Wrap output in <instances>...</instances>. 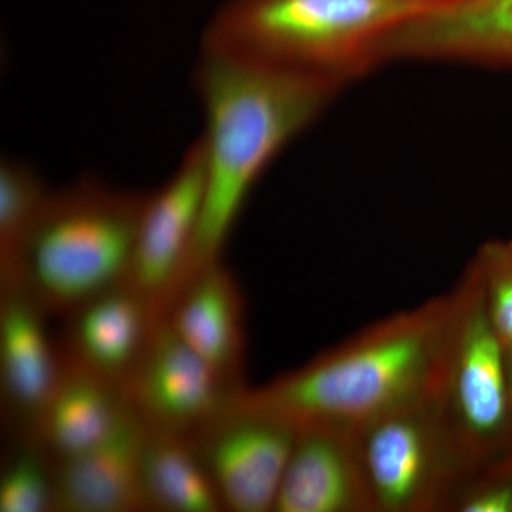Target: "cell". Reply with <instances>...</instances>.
Masks as SVG:
<instances>
[{
  "label": "cell",
  "instance_id": "obj_1",
  "mask_svg": "<svg viewBox=\"0 0 512 512\" xmlns=\"http://www.w3.org/2000/svg\"><path fill=\"white\" fill-rule=\"evenodd\" d=\"M194 87L205 121L207 185L188 278L222 259L256 181L345 86L201 49Z\"/></svg>",
  "mask_w": 512,
  "mask_h": 512
},
{
  "label": "cell",
  "instance_id": "obj_2",
  "mask_svg": "<svg viewBox=\"0 0 512 512\" xmlns=\"http://www.w3.org/2000/svg\"><path fill=\"white\" fill-rule=\"evenodd\" d=\"M448 311L447 292L393 313L244 397L296 426L356 429L430 392Z\"/></svg>",
  "mask_w": 512,
  "mask_h": 512
},
{
  "label": "cell",
  "instance_id": "obj_3",
  "mask_svg": "<svg viewBox=\"0 0 512 512\" xmlns=\"http://www.w3.org/2000/svg\"><path fill=\"white\" fill-rule=\"evenodd\" d=\"M420 9L409 0H225L201 49L346 86L380 64V39Z\"/></svg>",
  "mask_w": 512,
  "mask_h": 512
},
{
  "label": "cell",
  "instance_id": "obj_4",
  "mask_svg": "<svg viewBox=\"0 0 512 512\" xmlns=\"http://www.w3.org/2000/svg\"><path fill=\"white\" fill-rule=\"evenodd\" d=\"M147 194L97 178L50 191L0 285H18L47 313L66 315L124 284Z\"/></svg>",
  "mask_w": 512,
  "mask_h": 512
},
{
  "label": "cell",
  "instance_id": "obj_5",
  "mask_svg": "<svg viewBox=\"0 0 512 512\" xmlns=\"http://www.w3.org/2000/svg\"><path fill=\"white\" fill-rule=\"evenodd\" d=\"M443 349L431 393L471 470L512 444V393L505 346L468 264L450 292Z\"/></svg>",
  "mask_w": 512,
  "mask_h": 512
},
{
  "label": "cell",
  "instance_id": "obj_6",
  "mask_svg": "<svg viewBox=\"0 0 512 512\" xmlns=\"http://www.w3.org/2000/svg\"><path fill=\"white\" fill-rule=\"evenodd\" d=\"M355 431L373 512H443L471 471L431 390Z\"/></svg>",
  "mask_w": 512,
  "mask_h": 512
},
{
  "label": "cell",
  "instance_id": "obj_7",
  "mask_svg": "<svg viewBox=\"0 0 512 512\" xmlns=\"http://www.w3.org/2000/svg\"><path fill=\"white\" fill-rule=\"evenodd\" d=\"M296 436L295 423L249 403L242 393L185 439L204 464L225 511L274 512Z\"/></svg>",
  "mask_w": 512,
  "mask_h": 512
},
{
  "label": "cell",
  "instance_id": "obj_8",
  "mask_svg": "<svg viewBox=\"0 0 512 512\" xmlns=\"http://www.w3.org/2000/svg\"><path fill=\"white\" fill-rule=\"evenodd\" d=\"M205 185L207 156L200 137L185 151L171 177L147 194L127 282L161 318L191 274Z\"/></svg>",
  "mask_w": 512,
  "mask_h": 512
},
{
  "label": "cell",
  "instance_id": "obj_9",
  "mask_svg": "<svg viewBox=\"0 0 512 512\" xmlns=\"http://www.w3.org/2000/svg\"><path fill=\"white\" fill-rule=\"evenodd\" d=\"M121 390L144 429L190 437L245 389L225 383L164 318Z\"/></svg>",
  "mask_w": 512,
  "mask_h": 512
},
{
  "label": "cell",
  "instance_id": "obj_10",
  "mask_svg": "<svg viewBox=\"0 0 512 512\" xmlns=\"http://www.w3.org/2000/svg\"><path fill=\"white\" fill-rule=\"evenodd\" d=\"M386 60L512 67V0H453L400 20L383 40Z\"/></svg>",
  "mask_w": 512,
  "mask_h": 512
},
{
  "label": "cell",
  "instance_id": "obj_11",
  "mask_svg": "<svg viewBox=\"0 0 512 512\" xmlns=\"http://www.w3.org/2000/svg\"><path fill=\"white\" fill-rule=\"evenodd\" d=\"M274 512H373L355 429L298 426Z\"/></svg>",
  "mask_w": 512,
  "mask_h": 512
},
{
  "label": "cell",
  "instance_id": "obj_12",
  "mask_svg": "<svg viewBox=\"0 0 512 512\" xmlns=\"http://www.w3.org/2000/svg\"><path fill=\"white\" fill-rule=\"evenodd\" d=\"M64 316L63 352L120 389L164 319L128 282L93 296Z\"/></svg>",
  "mask_w": 512,
  "mask_h": 512
},
{
  "label": "cell",
  "instance_id": "obj_13",
  "mask_svg": "<svg viewBox=\"0 0 512 512\" xmlns=\"http://www.w3.org/2000/svg\"><path fill=\"white\" fill-rule=\"evenodd\" d=\"M165 319L225 383L247 389L244 296L222 259L188 278Z\"/></svg>",
  "mask_w": 512,
  "mask_h": 512
},
{
  "label": "cell",
  "instance_id": "obj_14",
  "mask_svg": "<svg viewBox=\"0 0 512 512\" xmlns=\"http://www.w3.org/2000/svg\"><path fill=\"white\" fill-rule=\"evenodd\" d=\"M46 315L20 286L0 285V386L19 436L32 430L62 367V348L47 332Z\"/></svg>",
  "mask_w": 512,
  "mask_h": 512
},
{
  "label": "cell",
  "instance_id": "obj_15",
  "mask_svg": "<svg viewBox=\"0 0 512 512\" xmlns=\"http://www.w3.org/2000/svg\"><path fill=\"white\" fill-rule=\"evenodd\" d=\"M146 429L133 413L99 444L53 461L55 512L148 511L140 464Z\"/></svg>",
  "mask_w": 512,
  "mask_h": 512
},
{
  "label": "cell",
  "instance_id": "obj_16",
  "mask_svg": "<svg viewBox=\"0 0 512 512\" xmlns=\"http://www.w3.org/2000/svg\"><path fill=\"white\" fill-rule=\"evenodd\" d=\"M128 413L119 386L84 369L62 350L55 387L26 436L32 437L52 461H60L109 437Z\"/></svg>",
  "mask_w": 512,
  "mask_h": 512
},
{
  "label": "cell",
  "instance_id": "obj_17",
  "mask_svg": "<svg viewBox=\"0 0 512 512\" xmlns=\"http://www.w3.org/2000/svg\"><path fill=\"white\" fill-rule=\"evenodd\" d=\"M140 477L148 511H225L217 488L185 437L146 429Z\"/></svg>",
  "mask_w": 512,
  "mask_h": 512
},
{
  "label": "cell",
  "instance_id": "obj_18",
  "mask_svg": "<svg viewBox=\"0 0 512 512\" xmlns=\"http://www.w3.org/2000/svg\"><path fill=\"white\" fill-rule=\"evenodd\" d=\"M49 192L40 175L28 164L3 158L0 164V278L12 272Z\"/></svg>",
  "mask_w": 512,
  "mask_h": 512
},
{
  "label": "cell",
  "instance_id": "obj_19",
  "mask_svg": "<svg viewBox=\"0 0 512 512\" xmlns=\"http://www.w3.org/2000/svg\"><path fill=\"white\" fill-rule=\"evenodd\" d=\"M0 477V512H55V468L30 436H19Z\"/></svg>",
  "mask_w": 512,
  "mask_h": 512
},
{
  "label": "cell",
  "instance_id": "obj_20",
  "mask_svg": "<svg viewBox=\"0 0 512 512\" xmlns=\"http://www.w3.org/2000/svg\"><path fill=\"white\" fill-rule=\"evenodd\" d=\"M488 318L505 348L512 343V238L484 242L470 261Z\"/></svg>",
  "mask_w": 512,
  "mask_h": 512
},
{
  "label": "cell",
  "instance_id": "obj_21",
  "mask_svg": "<svg viewBox=\"0 0 512 512\" xmlns=\"http://www.w3.org/2000/svg\"><path fill=\"white\" fill-rule=\"evenodd\" d=\"M443 512H512V444L477 464L448 497Z\"/></svg>",
  "mask_w": 512,
  "mask_h": 512
},
{
  "label": "cell",
  "instance_id": "obj_22",
  "mask_svg": "<svg viewBox=\"0 0 512 512\" xmlns=\"http://www.w3.org/2000/svg\"><path fill=\"white\" fill-rule=\"evenodd\" d=\"M505 362H507L508 382H510L512 393V343L505 348Z\"/></svg>",
  "mask_w": 512,
  "mask_h": 512
},
{
  "label": "cell",
  "instance_id": "obj_23",
  "mask_svg": "<svg viewBox=\"0 0 512 512\" xmlns=\"http://www.w3.org/2000/svg\"><path fill=\"white\" fill-rule=\"evenodd\" d=\"M414 5H419L421 8H427V6L443 5V3L453 2V0H409Z\"/></svg>",
  "mask_w": 512,
  "mask_h": 512
}]
</instances>
